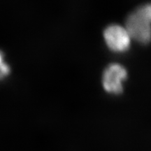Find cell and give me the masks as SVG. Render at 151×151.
Here are the masks:
<instances>
[{
    "instance_id": "obj_1",
    "label": "cell",
    "mask_w": 151,
    "mask_h": 151,
    "mask_svg": "<svg viewBox=\"0 0 151 151\" xmlns=\"http://www.w3.org/2000/svg\"><path fill=\"white\" fill-rule=\"evenodd\" d=\"M125 28L132 39L141 44L151 41V23L139 9L130 14L126 20Z\"/></svg>"
},
{
    "instance_id": "obj_2",
    "label": "cell",
    "mask_w": 151,
    "mask_h": 151,
    "mask_svg": "<svg viewBox=\"0 0 151 151\" xmlns=\"http://www.w3.org/2000/svg\"><path fill=\"white\" fill-rule=\"evenodd\" d=\"M104 41L109 50L116 53H123L130 48L131 39L125 27L120 24H112L107 26L103 32Z\"/></svg>"
},
{
    "instance_id": "obj_3",
    "label": "cell",
    "mask_w": 151,
    "mask_h": 151,
    "mask_svg": "<svg viewBox=\"0 0 151 151\" xmlns=\"http://www.w3.org/2000/svg\"><path fill=\"white\" fill-rule=\"evenodd\" d=\"M127 78V71L118 63H111L105 69L102 75L103 88L106 92L120 94L123 91V83Z\"/></svg>"
},
{
    "instance_id": "obj_4",
    "label": "cell",
    "mask_w": 151,
    "mask_h": 151,
    "mask_svg": "<svg viewBox=\"0 0 151 151\" xmlns=\"http://www.w3.org/2000/svg\"><path fill=\"white\" fill-rule=\"evenodd\" d=\"M4 57L2 52L0 50V79L6 76L10 73L11 71L9 66L4 62Z\"/></svg>"
},
{
    "instance_id": "obj_5",
    "label": "cell",
    "mask_w": 151,
    "mask_h": 151,
    "mask_svg": "<svg viewBox=\"0 0 151 151\" xmlns=\"http://www.w3.org/2000/svg\"><path fill=\"white\" fill-rule=\"evenodd\" d=\"M151 23V2L146 3L137 8Z\"/></svg>"
}]
</instances>
